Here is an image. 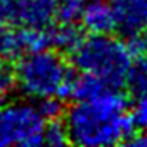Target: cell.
Returning a JSON list of instances; mask_svg holds the SVG:
<instances>
[{
    "label": "cell",
    "mask_w": 147,
    "mask_h": 147,
    "mask_svg": "<svg viewBox=\"0 0 147 147\" xmlns=\"http://www.w3.org/2000/svg\"><path fill=\"white\" fill-rule=\"evenodd\" d=\"M63 122L69 142L84 147L122 144L132 136L134 127L129 102L116 88H106L89 99H78Z\"/></svg>",
    "instance_id": "obj_1"
},
{
    "label": "cell",
    "mask_w": 147,
    "mask_h": 147,
    "mask_svg": "<svg viewBox=\"0 0 147 147\" xmlns=\"http://www.w3.org/2000/svg\"><path fill=\"white\" fill-rule=\"evenodd\" d=\"M73 68L66 60L51 50H38L18 58L13 73V81L27 98L65 99L73 93Z\"/></svg>",
    "instance_id": "obj_2"
},
{
    "label": "cell",
    "mask_w": 147,
    "mask_h": 147,
    "mask_svg": "<svg viewBox=\"0 0 147 147\" xmlns=\"http://www.w3.org/2000/svg\"><path fill=\"white\" fill-rule=\"evenodd\" d=\"M69 53L74 68L109 88H119L126 83L134 61L131 47L109 33L83 38Z\"/></svg>",
    "instance_id": "obj_3"
},
{
    "label": "cell",
    "mask_w": 147,
    "mask_h": 147,
    "mask_svg": "<svg viewBox=\"0 0 147 147\" xmlns=\"http://www.w3.org/2000/svg\"><path fill=\"white\" fill-rule=\"evenodd\" d=\"M47 121L30 102H7L0 106V147H36L43 144Z\"/></svg>",
    "instance_id": "obj_4"
},
{
    "label": "cell",
    "mask_w": 147,
    "mask_h": 147,
    "mask_svg": "<svg viewBox=\"0 0 147 147\" xmlns=\"http://www.w3.org/2000/svg\"><path fill=\"white\" fill-rule=\"evenodd\" d=\"M116 28L129 36L147 30V0H113Z\"/></svg>",
    "instance_id": "obj_5"
},
{
    "label": "cell",
    "mask_w": 147,
    "mask_h": 147,
    "mask_svg": "<svg viewBox=\"0 0 147 147\" xmlns=\"http://www.w3.org/2000/svg\"><path fill=\"white\" fill-rule=\"evenodd\" d=\"M81 25L91 35H107L116 30L113 3L106 0H88L80 15Z\"/></svg>",
    "instance_id": "obj_6"
},
{
    "label": "cell",
    "mask_w": 147,
    "mask_h": 147,
    "mask_svg": "<svg viewBox=\"0 0 147 147\" xmlns=\"http://www.w3.org/2000/svg\"><path fill=\"white\" fill-rule=\"evenodd\" d=\"M51 47H56L65 51H71L81 40L83 32L76 27V22H61V25L50 30Z\"/></svg>",
    "instance_id": "obj_7"
},
{
    "label": "cell",
    "mask_w": 147,
    "mask_h": 147,
    "mask_svg": "<svg viewBox=\"0 0 147 147\" xmlns=\"http://www.w3.org/2000/svg\"><path fill=\"white\" fill-rule=\"evenodd\" d=\"M106 86L102 81H99L98 78H94V76H89V74H84L81 73V76L78 78H74V84H73V96L74 99H89V98H94V96H98L101 91H104Z\"/></svg>",
    "instance_id": "obj_8"
},
{
    "label": "cell",
    "mask_w": 147,
    "mask_h": 147,
    "mask_svg": "<svg viewBox=\"0 0 147 147\" xmlns=\"http://www.w3.org/2000/svg\"><path fill=\"white\" fill-rule=\"evenodd\" d=\"M126 83H129L131 89L137 96L147 94V56L139 58L137 61H132Z\"/></svg>",
    "instance_id": "obj_9"
},
{
    "label": "cell",
    "mask_w": 147,
    "mask_h": 147,
    "mask_svg": "<svg viewBox=\"0 0 147 147\" xmlns=\"http://www.w3.org/2000/svg\"><path fill=\"white\" fill-rule=\"evenodd\" d=\"M68 142H69V139H68L65 122L60 121L58 117L48 121V124H45V129H43V144L60 147Z\"/></svg>",
    "instance_id": "obj_10"
},
{
    "label": "cell",
    "mask_w": 147,
    "mask_h": 147,
    "mask_svg": "<svg viewBox=\"0 0 147 147\" xmlns=\"http://www.w3.org/2000/svg\"><path fill=\"white\" fill-rule=\"evenodd\" d=\"M88 0H58L56 2V18L60 22H76Z\"/></svg>",
    "instance_id": "obj_11"
},
{
    "label": "cell",
    "mask_w": 147,
    "mask_h": 147,
    "mask_svg": "<svg viewBox=\"0 0 147 147\" xmlns=\"http://www.w3.org/2000/svg\"><path fill=\"white\" fill-rule=\"evenodd\" d=\"M36 107H38L40 114L45 117V121L56 119V117H60V114H61V102L58 98H43V99H38Z\"/></svg>",
    "instance_id": "obj_12"
},
{
    "label": "cell",
    "mask_w": 147,
    "mask_h": 147,
    "mask_svg": "<svg viewBox=\"0 0 147 147\" xmlns=\"http://www.w3.org/2000/svg\"><path fill=\"white\" fill-rule=\"evenodd\" d=\"M131 116H132L134 126H139L142 131H147V94L139 96Z\"/></svg>",
    "instance_id": "obj_13"
},
{
    "label": "cell",
    "mask_w": 147,
    "mask_h": 147,
    "mask_svg": "<svg viewBox=\"0 0 147 147\" xmlns=\"http://www.w3.org/2000/svg\"><path fill=\"white\" fill-rule=\"evenodd\" d=\"M13 84H15L13 73L8 69L7 65H5V63L2 61V58H0V96L5 94V93H8Z\"/></svg>",
    "instance_id": "obj_14"
},
{
    "label": "cell",
    "mask_w": 147,
    "mask_h": 147,
    "mask_svg": "<svg viewBox=\"0 0 147 147\" xmlns=\"http://www.w3.org/2000/svg\"><path fill=\"white\" fill-rule=\"evenodd\" d=\"M134 53H140L147 56V30H144L142 33L132 36V43L129 45Z\"/></svg>",
    "instance_id": "obj_15"
},
{
    "label": "cell",
    "mask_w": 147,
    "mask_h": 147,
    "mask_svg": "<svg viewBox=\"0 0 147 147\" xmlns=\"http://www.w3.org/2000/svg\"><path fill=\"white\" fill-rule=\"evenodd\" d=\"M126 142L132 147H147V131H144L142 134H132Z\"/></svg>",
    "instance_id": "obj_16"
}]
</instances>
